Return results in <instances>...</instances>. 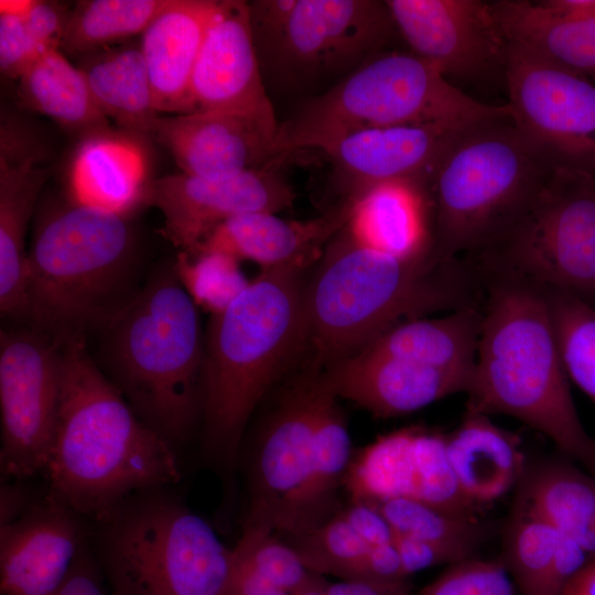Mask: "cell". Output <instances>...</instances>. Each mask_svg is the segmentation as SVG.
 I'll use <instances>...</instances> for the list:
<instances>
[{"label": "cell", "instance_id": "6da1fadb", "mask_svg": "<svg viewBox=\"0 0 595 595\" xmlns=\"http://www.w3.org/2000/svg\"><path fill=\"white\" fill-rule=\"evenodd\" d=\"M60 351L58 414L43 475L50 494L93 521L138 491L180 483V451L137 415L85 337L61 340Z\"/></svg>", "mask_w": 595, "mask_h": 595}, {"label": "cell", "instance_id": "7a4b0ae2", "mask_svg": "<svg viewBox=\"0 0 595 595\" xmlns=\"http://www.w3.org/2000/svg\"><path fill=\"white\" fill-rule=\"evenodd\" d=\"M466 411L515 418L595 476V440L570 389L547 292L489 273Z\"/></svg>", "mask_w": 595, "mask_h": 595}, {"label": "cell", "instance_id": "3957f363", "mask_svg": "<svg viewBox=\"0 0 595 595\" xmlns=\"http://www.w3.org/2000/svg\"><path fill=\"white\" fill-rule=\"evenodd\" d=\"M264 269L204 335L202 451L231 486L250 418L305 351V272Z\"/></svg>", "mask_w": 595, "mask_h": 595}, {"label": "cell", "instance_id": "277c9868", "mask_svg": "<svg viewBox=\"0 0 595 595\" xmlns=\"http://www.w3.org/2000/svg\"><path fill=\"white\" fill-rule=\"evenodd\" d=\"M346 226V225H345ZM461 260L405 259L357 242L344 227L305 281V351L324 368L392 326L475 303Z\"/></svg>", "mask_w": 595, "mask_h": 595}, {"label": "cell", "instance_id": "5b68a950", "mask_svg": "<svg viewBox=\"0 0 595 595\" xmlns=\"http://www.w3.org/2000/svg\"><path fill=\"white\" fill-rule=\"evenodd\" d=\"M102 329L104 374L137 415L180 451L201 426L204 335L174 262Z\"/></svg>", "mask_w": 595, "mask_h": 595}, {"label": "cell", "instance_id": "8992f818", "mask_svg": "<svg viewBox=\"0 0 595 595\" xmlns=\"http://www.w3.org/2000/svg\"><path fill=\"white\" fill-rule=\"evenodd\" d=\"M134 263L126 216L69 199L44 208L28 251L26 321L58 342L104 328L134 295Z\"/></svg>", "mask_w": 595, "mask_h": 595}, {"label": "cell", "instance_id": "52a82bcc", "mask_svg": "<svg viewBox=\"0 0 595 595\" xmlns=\"http://www.w3.org/2000/svg\"><path fill=\"white\" fill-rule=\"evenodd\" d=\"M559 163L528 139L511 115L463 130L430 183L433 255L480 257L523 215Z\"/></svg>", "mask_w": 595, "mask_h": 595}, {"label": "cell", "instance_id": "ba28073f", "mask_svg": "<svg viewBox=\"0 0 595 595\" xmlns=\"http://www.w3.org/2000/svg\"><path fill=\"white\" fill-rule=\"evenodd\" d=\"M89 545L112 595H225L232 573L234 548L173 486L89 521Z\"/></svg>", "mask_w": 595, "mask_h": 595}, {"label": "cell", "instance_id": "9c48e42d", "mask_svg": "<svg viewBox=\"0 0 595 595\" xmlns=\"http://www.w3.org/2000/svg\"><path fill=\"white\" fill-rule=\"evenodd\" d=\"M510 113L507 104L490 106L467 96L413 53L386 51L327 91L307 98L279 123L274 151L286 163L363 129L401 125L461 129Z\"/></svg>", "mask_w": 595, "mask_h": 595}, {"label": "cell", "instance_id": "30bf717a", "mask_svg": "<svg viewBox=\"0 0 595 595\" xmlns=\"http://www.w3.org/2000/svg\"><path fill=\"white\" fill-rule=\"evenodd\" d=\"M248 6L266 87L309 98L386 52L398 33L386 1L253 0Z\"/></svg>", "mask_w": 595, "mask_h": 595}, {"label": "cell", "instance_id": "8fae6325", "mask_svg": "<svg viewBox=\"0 0 595 595\" xmlns=\"http://www.w3.org/2000/svg\"><path fill=\"white\" fill-rule=\"evenodd\" d=\"M489 273L595 300V174L559 164L504 238L477 258Z\"/></svg>", "mask_w": 595, "mask_h": 595}, {"label": "cell", "instance_id": "7c38bea8", "mask_svg": "<svg viewBox=\"0 0 595 595\" xmlns=\"http://www.w3.org/2000/svg\"><path fill=\"white\" fill-rule=\"evenodd\" d=\"M61 394L60 342L28 325L0 333L2 480L43 476Z\"/></svg>", "mask_w": 595, "mask_h": 595}, {"label": "cell", "instance_id": "4fadbf2b", "mask_svg": "<svg viewBox=\"0 0 595 595\" xmlns=\"http://www.w3.org/2000/svg\"><path fill=\"white\" fill-rule=\"evenodd\" d=\"M504 75L517 128L559 164L595 169V82L508 43Z\"/></svg>", "mask_w": 595, "mask_h": 595}, {"label": "cell", "instance_id": "5bb4252c", "mask_svg": "<svg viewBox=\"0 0 595 595\" xmlns=\"http://www.w3.org/2000/svg\"><path fill=\"white\" fill-rule=\"evenodd\" d=\"M323 369L307 365L266 419L248 457V507L244 523L286 534L303 495Z\"/></svg>", "mask_w": 595, "mask_h": 595}, {"label": "cell", "instance_id": "9a60e30c", "mask_svg": "<svg viewBox=\"0 0 595 595\" xmlns=\"http://www.w3.org/2000/svg\"><path fill=\"white\" fill-rule=\"evenodd\" d=\"M296 194L281 166L226 178H203L183 172L152 180L145 203L163 216L162 235L180 251L191 252L226 220L247 213H279Z\"/></svg>", "mask_w": 595, "mask_h": 595}, {"label": "cell", "instance_id": "2e32d148", "mask_svg": "<svg viewBox=\"0 0 595 595\" xmlns=\"http://www.w3.org/2000/svg\"><path fill=\"white\" fill-rule=\"evenodd\" d=\"M411 53L447 78L475 79L504 69L508 42L480 0H386Z\"/></svg>", "mask_w": 595, "mask_h": 595}, {"label": "cell", "instance_id": "e0dca14e", "mask_svg": "<svg viewBox=\"0 0 595 595\" xmlns=\"http://www.w3.org/2000/svg\"><path fill=\"white\" fill-rule=\"evenodd\" d=\"M467 128L401 125L342 137L320 151L329 163L328 186L337 197L334 204L354 203L371 188L393 182L428 188L445 151Z\"/></svg>", "mask_w": 595, "mask_h": 595}, {"label": "cell", "instance_id": "ac0fdd59", "mask_svg": "<svg viewBox=\"0 0 595 595\" xmlns=\"http://www.w3.org/2000/svg\"><path fill=\"white\" fill-rule=\"evenodd\" d=\"M193 111H221L258 122L277 137L279 122L255 46L248 1L218 0L193 72Z\"/></svg>", "mask_w": 595, "mask_h": 595}, {"label": "cell", "instance_id": "d6986e66", "mask_svg": "<svg viewBox=\"0 0 595 595\" xmlns=\"http://www.w3.org/2000/svg\"><path fill=\"white\" fill-rule=\"evenodd\" d=\"M89 544V521L46 486L24 511L0 524L1 595H56Z\"/></svg>", "mask_w": 595, "mask_h": 595}, {"label": "cell", "instance_id": "ffe728a7", "mask_svg": "<svg viewBox=\"0 0 595 595\" xmlns=\"http://www.w3.org/2000/svg\"><path fill=\"white\" fill-rule=\"evenodd\" d=\"M453 486L445 434L420 426L383 434L353 454L344 482L349 499L371 502L410 498L436 505Z\"/></svg>", "mask_w": 595, "mask_h": 595}, {"label": "cell", "instance_id": "44dd1931", "mask_svg": "<svg viewBox=\"0 0 595 595\" xmlns=\"http://www.w3.org/2000/svg\"><path fill=\"white\" fill-rule=\"evenodd\" d=\"M152 138L173 156L183 173L226 178L282 166L275 137L258 122L229 112L193 111L161 116Z\"/></svg>", "mask_w": 595, "mask_h": 595}, {"label": "cell", "instance_id": "7402d4cb", "mask_svg": "<svg viewBox=\"0 0 595 595\" xmlns=\"http://www.w3.org/2000/svg\"><path fill=\"white\" fill-rule=\"evenodd\" d=\"M323 377L338 399L387 419L466 393L472 374L360 351L324 367Z\"/></svg>", "mask_w": 595, "mask_h": 595}, {"label": "cell", "instance_id": "603a6c76", "mask_svg": "<svg viewBox=\"0 0 595 595\" xmlns=\"http://www.w3.org/2000/svg\"><path fill=\"white\" fill-rule=\"evenodd\" d=\"M351 208L353 202L334 204L323 215L305 220L284 219L269 212L238 215L217 226L191 252L219 251L238 261H253L262 270H309L345 227Z\"/></svg>", "mask_w": 595, "mask_h": 595}, {"label": "cell", "instance_id": "cb8c5ba5", "mask_svg": "<svg viewBox=\"0 0 595 595\" xmlns=\"http://www.w3.org/2000/svg\"><path fill=\"white\" fill-rule=\"evenodd\" d=\"M218 0H169L141 34L158 112H193L191 82Z\"/></svg>", "mask_w": 595, "mask_h": 595}, {"label": "cell", "instance_id": "d4e9b609", "mask_svg": "<svg viewBox=\"0 0 595 595\" xmlns=\"http://www.w3.org/2000/svg\"><path fill=\"white\" fill-rule=\"evenodd\" d=\"M151 182L142 139L108 129L80 139L68 170V199L127 217L145 203Z\"/></svg>", "mask_w": 595, "mask_h": 595}, {"label": "cell", "instance_id": "484cf974", "mask_svg": "<svg viewBox=\"0 0 595 595\" xmlns=\"http://www.w3.org/2000/svg\"><path fill=\"white\" fill-rule=\"evenodd\" d=\"M490 4L508 43L528 47L595 82V0H564L558 12L541 1Z\"/></svg>", "mask_w": 595, "mask_h": 595}, {"label": "cell", "instance_id": "4316f807", "mask_svg": "<svg viewBox=\"0 0 595 595\" xmlns=\"http://www.w3.org/2000/svg\"><path fill=\"white\" fill-rule=\"evenodd\" d=\"M35 153L0 150V311L6 317H28V251L25 236L48 170Z\"/></svg>", "mask_w": 595, "mask_h": 595}, {"label": "cell", "instance_id": "83f0119b", "mask_svg": "<svg viewBox=\"0 0 595 595\" xmlns=\"http://www.w3.org/2000/svg\"><path fill=\"white\" fill-rule=\"evenodd\" d=\"M345 228L360 245L393 257L433 253L431 203L420 184L393 182L371 188L353 203Z\"/></svg>", "mask_w": 595, "mask_h": 595}, {"label": "cell", "instance_id": "f1b7e54d", "mask_svg": "<svg viewBox=\"0 0 595 595\" xmlns=\"http://www.w3.org/2000/svg\"><path fill=\"white\" fill-rule=\"evenodd\" d=\"M445 439L459 488L478 508L502 497L523 477L528 462L520 436L489 415L466 411Z\"/></svg>", "mask_w": 595, "mask_h": 595}, {"label": "cell", "instance_id": "f546056e", "mask_svg": "<svg viewBox=\"0 0 595 595\" xmlns=\"http://www.w3.org/2000/svg\"><path fill=\"white\" fill-rule=\"evenodd\" d=\"M589 555L516 497L499 559L520 595H561Z\"/></svg>", "mask_w": 595, "mask_h": 595}, {"label": "cell", "instance_id": "4dcf8cb0", "mask_svg": "<svg viewBox=\"0 0 595 595\" xmlns=\"http://www.w3.org/2000/svg\"><path fill=\"white\" fill-rule=\"evenodd\" d=\"M480 322L482 306L473 303L444 316L403 321L360 351L473 375Z\"/></svg>", "mask_w": 595, "mask_h": 595}, {"label": "cell", "instance_id": "1f68e13d", "mask_svg": "<svg viewBox=\"0 0 595 595\" xmlns=\"http://www.w3.org/2000/svg\"><path fill=\"white\" fill-rule=\"evenodd\" d=\"M517 498L554 530L595 554V476L561 457L527 465Z\"/></svg>", "mask_w": 595, "mask_h": 595}, {"label": "cell", "instance_id": "d6a6232c", "mask_svg": "<svg viewBox=\"0 0 595 595\" xmlns=\"http://www.w3.org/2000/svg\"><path fill=\"white\" fill-rule=\"evenodd\" d=\"M80 57L78 67L106 118L130 134L152 137L161 115L140 44H120Z\"/></svg>", "mask_w": 595, "mask_h": 595}, {"label": "cell", "instance_id": "836d02e7", "mask_svg": "<svg viewBox=\"0 0 595 595\" xmlns=\"http://www.w3.org/2000/svg\"><path fill=\"white\" fill-rule=\"evenodd\" d=\"M338 400L323 377L309 477L291 529L282 536L284 538L304 533L338 511L337 493L344 487L353 458L348 426Z\"/></svg>", "mask_w": 595, "mask_h": 595}, {"label": "cell", "instance_id": "e575fe53", "mask_svg": "<svg viewBox=\"0 0 595 595\" xmlns=\"http://www.w3.org/2000/svg\"><path fill=\"white\" fill-rule=\"evenodd\" d=\"M18 80V96L28 108L80 139L110 129L84 73L60 48L42 53Z\"/></svg>", "mask_w": 595, "mask_h": 595}, {"label": "cell", "instance_id": "d590c367", "mask_svg": "<svg viewBox=\"0 0 595 595\" xmlns=\"http://www.w3.org/2000/svg\"><path fill=\"white\" fill-rule=\"evenodd\" d=\"M169 0H87L68 18L61 51L84 56L142 34Z\"/></svg>", "mask_w": 595, "mask_h": 595}, {"label": "cell", "instance_id": "8d00e7d4", "mask_svg": "<svg viewBox=\"0 0 595 595\" xmlns=\"http://www.w3.org/2000/svg\"><path fill=\"white\" fill-rule=\"evenodd\" d=\"M372 504L396 536L459 547L474 554L488 537L489 528L477 517L453 513L410 498Z\"/></svg>", "mask_w": 595, "mask_h": 595}, {"label": "cell", "instance_id": "74e56055", "mask_svg": "<svg viewBox=\"0 0 595 595\" xmlns=\"http://www.w3.org/2000/svg\"><path fill=\"white\" fill-rule=\"evenodd\" d=\"M544 290L566 375L595 404V309L576 295Z\"/></svg>", "mask_w": 595, "mask_h": 595}, {"label": "cell", "instance_id": "f35d334b", "mask_svg": "<svg viewBox=\"0 0 595 595\" xmlns=\"http://www.w3.org/2000/svg\"><path fill=\"white\" fill-rule=\"evenodd\" d=\"M234 551L253 572L292 595L325 580L311 571L293 545L269 526L244 524Z\"/></svg>", "mask_w": 595, "mask_h": 595}, {"label": "cell", "instance_id": "ab89813d", "mask_svg": "<svg viewBox=\"0 0 595 595\" xmlns=\"http://www.w3.org/2000/svg\"><path fill=\"white\" fill-rule=\"evenodd\" d=\"M284 539L293 545L311 571L340 580L358 578L370 548L339 511L309 531Z\"/></svg>", "mask_w": 595, "mask_h": 595}, {"label": "cell", "instance_id": "60d3db41", "mask_svg": "<svg viewBox=\"0 0 595 595\" xmlns=\"http://www.w3.org/2000/svg\"><path fill=\"white\" fill-rule=\"evenodd\" d=\"M239 262L219 251H180L174 267L195 305L215 315L224 311L250 282Z\"/></svg>", "mask_w": 595, "mask_h": 595}, {"label": "cell", "instance_id": "b9f144b4", "mask_svg": "<svg viewBox=\"0 0 595 595\" xmlns=\"http://www.w3.org/2000/svg\"><path fill=\"white\" fill-rule=\"evenodd\" d=\"M416 595H520L500 560L470 558L448 565Z\"/></svg>", "mask_w": 595, "mask_h": 595}, {"label": "cell", "instance_id": "7bdbcfd3", "mask_svg": "<svg viewBox=\"0 0 595 595\" xmlns=\"http://www.w3.org/2000/svg\"><path fill=\"white\" fill-rule=\"evenodd\" d=\"M45 51L41 48L23 17L0 14V69L18 79Z\"/></svg>", "mask_w": 595, "mask_h": 595}, {"label": "cell", "instance_id": "ee69618b", "mask_svg": "<svg viewBox=\"0 0 595 595\" xmlns=\"http://www.w3.org/2000/svg\"><path fill=\"white\" fill-rule=\"evenodd\" d=\"M394 545L400 555L404 573L412 574L441 564L452 565L475 554L464 548L439 544L418 539L396 536Z\"/></svg>", "mask_w": 595, "mask_h": 595}, {"label": "cell", "instance_id": "f6af8a7d", "mask_svg": "<svg viewBox=\"0 0 595 595\" xmlns=\"http://www.w3.org/2000/svg\"><path fill=\"white\" fill-rule=\"evenodd\" d=\"M338 511L368 547L393 541V530L375 504L349 499Z\"/></svg>", "mask_w": 595, "mask_h": 595}, {"label": "cell", "instance_id": "bcb514c9", "mask_svg": "<svg viewBox=\"0 0 595 595\" xmlns=\"http://www.w3.org/2000/svg\"><path fill=\"white\" fill-rule=\"evenodd\" d=\"M56 595H112L88 544Z\"/></svg>", "mask_w": 595, "mask_h": 595}, {"label": "cell", "instance_id": "7dc6e473", "mask_svg": "<svg viewBox=\"0 0 595 595\" xmlns=\"http://www.w3.org/2000/svg\"><path fill=\"white\" fill-rule=\"evenodd\" d=\"M409 578L392 541L369 548L357 580L393 583Z\"/></svg>", "mask_w": 595, "mask_h": 595}, {"label": "cell", "instance_id": "c3c4849f", "mask_svg": "<svg viewBox=\"0 0 595 595\" xmlns=\"http://www.w3.org/2000/svg\"><path fill=\"white\" fill-rule=\"evenodd\" d=\"M324 588L328 595H411V578L393 582H374L366 580H340L335 583L325 582Z\"/></svg>", "mask_w": 595, "mask_h": 595}, {"label": "cell", "instance_id": "681fc988", "mask_svg": "<svg viewBox=\"0 0 595 595\" xmlns=\"http://www.w3.org/2000/svg\"><path fill=\"white\" fill-rule=\"evenodd\" d=\"M225 595H292L268 582L240 561L234 551V566Z\"/></svg>", "mask_w": 595, "mask_h": 595}, {"label": "cell", "instance_id": "f907efd6", "mask_svg": "<svg viewBox=\"0 0 595 595\" xmlns=\"http://www.w3.org/2000/svg\"><path fill=\"white\" fill-rule=\"evenodd\" d=\"M28 479L2 480L0 489V524L8 523L20 516L31 504L34 493L24 482Z\"/></svg>", "mask_w": 595, "mask_h": 595}, {"label": "cell", "instance_id": "816d5d0a", "mask_svg": "<svg viewBox=\"0 0 595 595\" xmlns=\"http://www.w3.org/2000/svg\"><path fill=\"white\" fill-rule=\"evenodd\" d=\"M561 595H595V554L573 574Z\"/></svg>", "mask_w": 595, "mask_h": 595}, {"label": "cell", "instance_id": "f5cc1de1", "mask_svg": "<svg viewBox=\"0 0 595 595\" xmlns=\"http://www.w3.org/2000/svg\"><path fill=\"white\" fill-rule=\"evenodd\" d=\"M36 0H0V14L24 17L34 7Z\"/></svg>", "mask_w": 595, "mask_h": 595}, {"label": "cell", "instance_id": "db71d44e", "mask_svg": "<svg viewBox=\"0 0 595 595\" xmlns=\"http://www.w3.org/2000/svg\"><path fill=\"white\" fill-rule=\"evenodd\" d=\"M326 581L327 580H323L322 582L309 586L294 595H328L324 588V584Z\"/></svg>", "mask_w": 595, "mask_h": 595}]
</instances>
